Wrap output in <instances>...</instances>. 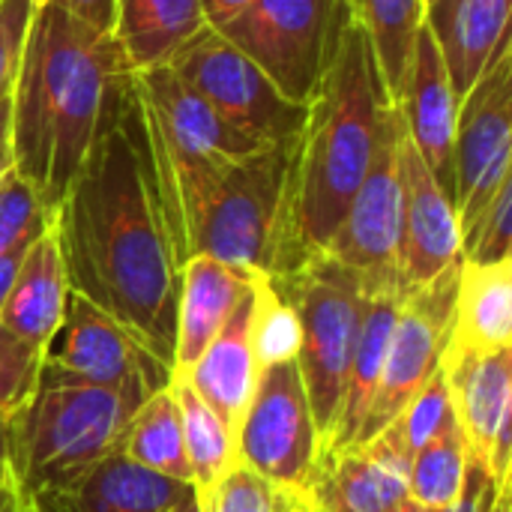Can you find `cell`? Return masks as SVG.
Wrapping results in <instances>:
<instances>
[{
	"instance_id": "cell-46",
	"label": "cell",
	"mask_w": 512,
	"mask_h": 512,
	"mask_svg": "<svg viewBox=\"0 0 512 512\" xmlns=\"http://www.w3.org/2000/svg\"><path fill=\"white\" fill-rule=\"evenodd\" d=\"M171 512H198V495H192L189 501H183L177 510H171Z\"/></svg>"
},
{
	"instance_id": "cell-2",
	"label": "cell",
	"mask_w": 512,
	"mask_h": 512,
	"mask_svg": "<svg viewBox=\"0 0 512 512\" xmlns=\"http://www.w3.org/2000/svg\"><path fill=\"white\" fill-rule=\"evenodd\" d=\"M135 69L114 33L36 3L12 105V168L51 213L90 147L132 96Z\"/></svg>"
},
{
	"instance_id": "cell-9",
	"label": "cell",
	"mask_w": 512,
	"mask_h": 512,
	"mask_svg": "<svg viewBox=\"0 0 512 512\" xmlns=\"http://www.w3.org/2000/svg\"><path fill=\"white\" fill-rule=\"evenodd\" d=\"M234 456L288 498H303L321 456L297 354L261 363L249 408L234 435Z\"/></svg>"
},
{
	"instance_id": "cell-29",
	"label": "cell",
	"mask_w": 512,
	"mask_h": 512,
	"mask_svg": "<svg viewBox=\"0 0 512 512\" xmlns=\"http://www.w3.org/2000/svg\"><path fill=\"white\" fill-rule=\"evenodd\" d=\"M168 390L174 393L177 408H180L183 444H186V459H189L195 495H204L237 462L234 435L222 426V420L198 399V393L183 378H171Z\"/></svg>"
},
{
	"instance_id": "cell-32",
	"label": "cell",
	"mask_w": 512,
	"mask_h": 512,
	"mask_svg": "<svg viewBox=\"0 0 512 512\" xmlns=\"http://www.w3.org/2000/svg\"><path fill=\"white\" fill-rule=\"evenodd\" d=\"M297 498L282 495L246 465L234 462L231 471L204 495H198V512H288Z\"/></svg>"
},
{
	"instance_id": "cell-45",
	"label": "cell",
	"mask_w": 512,
	"mask_h": 512,
	"mask_svg": "<svg viewBox=\"0 0 512 512\" xmlns=\"http://www.w3.org/2000/svg\"><path fill=\"white\" fill-rule=\"evenodd\" d=\"M387 512H426V510H423V507H417V504H414V501L408 498V501H402V504H396L393 510H387Z\"/></svg>"
},
{
	"instance_id": "cell-25",
	"label": "cell",
	"mask_w": 512,
	"mask_h": 512,
	"mask_svg": "<svg viewBox=\"0 0 512 512\" xmlns=\"http://www.w3.org/2000/svg\"><path fill=\"white\" fill-rule=\"evenodd\" d=\"M447 348L474 354L512 348V258L459 264Z\"/></svg>"
},
{
	"instance_id": "cell-14",
	"label": "cell",
	"mask_w": 512,
	"mask_h": 512,
	"mask_svg": "<svg viewBox=\"0 0 512 512\" xmlns=\"http://www.w3.org/2000/svg\"><path fill=\"white\" fill-rule=\"evenodd\" d=\"M399 138L402 120L396 111L369 165V174L363 177L336 234L324 249V255L357 270L372 288H399Z\"/></svg>"
},
{
	"instance_id": "cell-1",
	"label": "cell",
	"mask_w": 512,
	"mask_h": 512,
	"mask_svg": "<svg viewBox=\"0 0 512 512\" xmlns=\"http://www.w3.org/2000/svg\"><path fill=\"white\" fill-rule=\"evenodd\" d=\"M66 285L171 372L180 258L159 201L141 108L126 99L51 210Z\"/></svg>"
},
{
	"instance_id": "cell-30",
	"label": "cell",
	"mask_w": 512,
	"mask_h": 512,
	"mask_svg": "<svg viewBox=\"0 0 512 512\" xmlns=\"http://www.w3.org/2000/svg\"><path fill=\"white\" fill-rule=\"evenodd\" d=\"M471 459L456 420L426 441L408 462V498L429 512L447 510L465 492Z\"/></svg>"
},
{
	"instance_id": "cell-22",
	"label": "cell",
	"mask_w": 512,
	"mask_h": 512,
	"mask_svg": "<svg viewBox=\"0 0 512 512\" xmlns=\"http://www.w3.org/2000/svg\"><path fill=\"white\" fill-rule=\"evenodd\" d=\"M510 12L512 0H432L426 6V27L441 48L459 102L510 42Z\"/></svg>"
},
{
	"instance_id": "cell-36",
	"label": "cell",
	"mask_w": 512,
	"mask_h": 512,
	"mask_svg": "<svg viewBox=\"0 0 512 512\" xmlns=\"http://www.w3.org/2000/svg\"><path fill=\"white\" fill-rule=\"evenodd\" d=\"M36 0H0V102L12 96Z\"/></svg>"
},
{
	"instance_id": "cell-19",
	"label": "cell",
	"mask_w": 512,
	"mask_h": 512,
	"mask_svg": "<svg viewBox=\"0 0 512 512\" xmlns=\"http://www.w3.org/2000/svg\"><path fill=\"white\" fill-rule=\"evenodd\" d=\"M258 282L255 276L246 297L237 303L234 315L198 357L192 372L183 378L198 399L222 420V426L237 435V426L249 408L261 375V354H258Z\"/></svg>"
},
{
	"instance_id": "cell-47",
	"label": "cell",
	"mask_w": 512,
	"mask_h": 512,
	"mask_svg": "<svg viewBox=\"0 0 512 512\" xmlns=\"http://www.w3.org/2000/svg\"><path fill=\"white\" fill-rule=\"evenodd\" d=\"M429 3H432V0H426V6H429Z\"/></svg>"
},
{
	"instance_id": "cell-21",
	"label": "cell",
	"mask_w": 512,
	"mask_h": 512,
	"mask_svg": "<svg viewBox=\"0 0 512 512\" xmlns=\"http://www.w3.org/2000/svg\"><path fill=\"white\" fill-rule=\"evenodd\" d=\"M252 270L231 267L210 255H189L180 264V297H177V339L171 378H186L225 321L234 315L237 303L252 288Z\"/></svg>"
},
{
	"instance_id": "cell-5",
	"label": "cell",
	"mask_w": 512,
	"mask_h": 512,
	"mask_svg": "<svg viewBox=\"0 0 512 512\" xmlns=\"http://www.w3.org/2000/svg\"><path fill=\"white\" fill-rule=\"evenodd\" d=\"M135 99L168 234L183 264L201 207L258 144L216 117L168 66L135 72Z\"/></svg>"
},
{
	"instance_id": "cell-34",
	"label": "cell",
	"mask_w": 512,
	"mask_h": 512,
	"mask_svg": "<svg viewBox=\"0 0 512 512\" xmlns=\"http://www.w3.org/2000/svg\"><path fill=\"white\" fill-rule=\"evenodd\" d=\"M512 258V180L495 195L489 210L462 234V261L495 264Z\"/></svg>"
},
{
	"instance_id": "cell-33",
	"label": "cell",
	"mask_w": 512,
	"mask_h": 512,
	"mask_svg": "<svg viewBox=\"0 0 512 512\" xmlns=\"http://www.w3.org/2000/svg\"><path fill=\"white\" fill-rule=\"evenodd\" d=\"M453 420L450 411V396H447V384L441 369L426 381V387L405 405V411L399 414V420L390 426L396 432V438L402 441V447L408 450V456H414L426 441H432L447 423Z\"/></svg>"
},
{
	"instance_id": "cell-28",
	"label": "cell",
	"mask_w": 512,
	"mask_h": 512,
	"mask_svg": "<svg viewBox=\"0 0 512 512\" xmlns=\"http://www.w3.org/2000/svg\"><path fill=\"white\" fill-rule=\"evenodd\" d=\"M120 453L147 471H156L162 477L192 486L180 408L168 387L156 390L135 408V414L126 426V435H123Z\"/></svg>"
},
{
	"instance_id": "cell-18",
	"label": "cell",
	"mask_w": 512,
	"mask_h": 512,
	"mask_svg": "<svg viewBox=\"0 0 512 512\" xmlns=\"http://www.w3.org/2000/svg\"><path fill=\"white\" fill-rule=\"evenodd\" d=\"M408 450L387 426L363 447L318 459L306 501L315 512H387L408 501Z\"/></svg>"
},
{
	"instance_id": "cell-6",
	"label": "cell",
	"mask_w": 512,
	"mask_h": 512,
	"mask_svg": "<svg viewBox=\"0 0 512 512\" xmlns=\"http://www.w3.org/2000/svg\"><path fill=\"white\" fill-rule=\"evenodd\" d=\"M294 147L297 138L258 147L222 177L195 219L186 258L210 255L267 279H282L294 270Z\"/></svg>"
},
{
	"instance_id": "cell-11",
	"label": "cell",
	"mask_w": 512,
	"mask_h": 512,
	"mask_svg": "<svg viewBox=\"0 0 512 512\" xmlns=\"http://www.w3.org/2000/svg\"><path fill=\"white\" fill-rule=\"evenodd\" d=\"M512 180V42L459 102L453 144V207L462 234Z\"/></svg>"
},
{
	"instance_id": "cell-3",
	"label": "cell",
	"mask_w": 512,
	"mask_h": 512,
	"mask_svg": "<svg viewBox=\"0 0 512 512\" xmlns=\"http://www.w3.org/2000/svg\"><path fill=\"white\" fill-rule=\"evenodd\" d=\"M396 102L387 93L369 36L345 15L294 147L291 252L294 270L321 255L381 147ZM291 270V273H294Z\"/></svg>"
},
{
	"instance_id": "cell-38",
	"label": "cell",
	"mask_w": 512,
	"mask_h": 512,
	"mask_svg": "<svg viewBox=\"0 0 512 512\" xmlns=\"http://www.w3.org/2000/svg\"><path fill=\"white\" fill-rule=\"evenodd\" d=\"M507 486H510V483H507ZM498 489H501V486H495V483H492V477H489L483 468L471 465V471H468V483H465V492L459 495V501H456L453 507H447V510H438V512H489L492 510V504H495Z\"/></svg>"
},
{
	"instance_id": "cell-17",
	"label": "cell",
	"mask_w": 512,
	"mask_h": 512,
	"mask_svg": "<svg viewBox=\"0 0 512 512\" xmlns=\"http://www.w3.org/2000/svg\"><path fill=\"white\" fill-rule=\"evenodd\" d=\"M393 102L408 141L414 144L432 177L441 183V189L453 198V144L459 99L453 93L441 48L426 24L417 33L408 72Z\"/></svg>"
},
{
	"instance_id": "cell-27",
	"label": "cell",
	"mask_w": 512,
	"mask_h": 512,
	"mask_svg": "<svg viewBox=\"0 0 512 512\" xmlns=\"http://www.w3.org/2000/svg\"><path fill=\"white\" fill-rule=\"evenodd\" d=\"M345 15L369 36L387 93L396 99L414 42L426 24V0H342Z\"/></svg>"
},
{
	"instance_id": "cell-37",
	"label": "cell",
	"mask_w": 512,
	"mask_h": 512,
	"mask_svg": "<svg viewBox=\"0 0 512 512\" xmlns=\"http://www.w3.org/2000/svg\"><path fill=\"white\" fill-rule=\"evenodd\" d=\"M36 3L57 6L60 12L72 15L75 21L87 24L96 33H114L117 0H36Z\"/></svg>"
},
{
	"instance_id": "cell-42",
	"label": "cell",
	"mask_w": 512,
	"mask_h": 512,
	"mask_svg": "<svg viewBox=\"0 0 512 512\" xmlns=\"http://www.w3.org/2000/svg\"><path fill=\"white\" fill-rule=\"evenodd\" d=\"M6 423L9 417L0 414V486H9V462H6Z\"/></svg>"
},
{
	"instance_id": "cell-10",
	"label": "cell",
	"mask_w": 512,
	"mask_h": 512,
	"mask_svg": "<svg viewBox=\"0 0 512 512\" xmlns=\"http://www.w3.org/2000/svg\"><path fill=\"white\" fill-rule=\"evenodd\" d=\"M342 24V0H252L219 33L291 102L306 105L333 60Z\"/></svg>"
},
{
	"instance_id": "cell-15",
	"label": "cell",
	"mask_w": 512,
	"mask_h": 512,
	"mask_svg": "<svg viewBox=\"0 0 512 512\" xmlns=\"http://www.w3.org/2000/svg\"><path fill=\"white\" fill-rule=\"evenodd\" d=\"M441 375L471 465L483 468L495 486H507L512 471V348L489 354L444 348Z\"/></svg>"
},
{
	"instance_id": "cell-41",
	"label": "cell",
	"mask_w": 512,
	"mask_h": 512,
	"mask_svg": "<svg viewBox=\"0 0 512 512\" xmlns=\"http://www.w3.org/2000/svg\"><path fill=\"white\" fill-rule=\"evenodd\" d=\"M27 249H30V246H27ZM27 249H24V252H27ZM24 252L0 255V309H3V300H6V294H9V288H12V279H15V273H18V264H21Z\"/></svg>"
},
{
	"instance_id": "cell-4",
	"label": "cell",
	"mask_w": 512,
	"mask_h": 512,
	"mask_svg": "<svg viewBox=\"0 0 512 512\" xmlns=\"http://www.w3.org/2000/svg\"><path fill=\"white\" fill-rule=\"evenodd\" d=\"M141 402L135 393L81 384L39 366L36 390L6 423L9 486L21 504H39L99 459L120 453Z\"/></svg>"
},
{
	"instance_id": "cell-23",
	"label": "cell",
	"mask_w": 512,
	"mask_h": 512,
	"mask_svg": "<svg viewBox=\"0 0 512 512\" xmlns=\"http://www.w3.org/2000/svg\"><path fill=\"white\" fill-rule=\"evenodd\" d=\"M399 306H402V291L399 288H372V285H366V303H363L360 333H357V345H354L345 390H342L339 420H336V429H333V438H330L327 450L318 459L354 447V441H357V435L363 429V420L369 414V405H372V399L378 393V384H381V372H384L390 336H393V327H396V318H399Z\"/></svg>"
},
{
	"instance_id": "cell-31",
	"label": "cell",
	"mask_w": 512,
	"mask_h": 512,
	"mask_svg": "<svg viewBox=\"0 0 512 512\" xmlns=\"http://www.w3.org/2000/svg\"><path fill=\"white\" fill-rule=\"evenodd\" d=\"M51 222V213L18 171L0 177V255L24 252Z\"/></svg>"
},
{
	"instance_id": "cell-12",
	"label": "cell",
	"mask_w": 512,
	"mask_h": 512,
	"mask_svg": "<svg viewBox=\"0 0 512 512\" xmlns=\"http://www.w3.org/2000/svg\"><path fill=\"white\" fill-rule=\"evenodd\" d=\"M462 264V261H459ZM459 264L438 276L432 285L402 294L399 318L390 336L384 372L378 393L369 405V414L363 420V429L354 441V447L369 444L375 435H381L387 426L399 420L405 405L426 387V381L441 369V357L450 339L453 324V297H456V279Z\"/></svg>"
},
{
	"instance_id": "cell-8",
	"label": "cell",
	"mask_w": 512,
	"mask_h": 512,
	"mask_svg": "<svg viewBox=\"0 0 512 512\" xmlns=\"http://www.w3.org/2000/svg\"><path fill=\"white\" fill-rule=\"evenodd\" d=\"M216 117L258 147L294 141L306 105L291 102L237 45L204 27L165 63Z\"/></svg>"
},
{
	"instance_id": "cell-26",
	"label": "cell",
	"mask_w": 512,
	"mask_h": 512,
	"mask_svg": "<svg viewBox=\"0 0 512 512\" xmlns=\"http://www.w3.org/2000/svg\"><path fill=\"white\" fill-rule=\"evenodd\" d=\"M204 27L201 0H117L114 36L135 72L165 66Z\"/></svg>"
},
{
	"instance_id": "cell-39",
	"label": "cell",
	"mask_w": 512,
	"mask_h": 512,
	"mask_svg": "<svg viewBox=\"0 0 512 512\" xmlns=\"http://www.w3.org/2000/svg\"><path fill=\"white\" fill-rule=\"evenodd\" d=\"M252 0H201V9H204V21L207 27L219 30L225 27L228 21H234Z\"/></svg>"
},
{
	"instance_id": "cell-40",
	"label": "cell",
	"mask_w": 512,
	"mask_h": 512,
	"mask_svg": "<svg viewBox=\"0 0 512 512\" xmlns=\"http://www.w3.org/2000/svg\"><path fill=\"white\" fill-rule=\"evenodd\" d=\"M12 171V105L0 102V177Z\"/></svg>"
},
{
	"instance_id": "cell-43",
	"label": "cell",
	"mask_w": 512,
	"mask_h": 512,
	"mask_svg": "<svg viewBox=\"0 0 512 512\" xmlns=\"http://www.w3.org/2000/svg\"><path fill=\"white\" fill-rule=\"evenodd\" d=\"M21 498L12 486H0V512H21Z\"/></svg>"
},
{
	"instance_id": "cell-13",
	"label": "cell",
	"mask_w": 512,
	"mask_h": 512,
	"mask_svg": "<svg viewBox=\"0 0 512 512\" xmlns=\"http://www.w3.org/2000/svg\"><path fill=\"white\" fill-rule=\"evenodd\" d=\"M42 369L81 384L126 390L141 399L171 381V372L159 366L120 324L72 291L66 297L60 327L42 348Z\"/></svg>"
},
{
	"instance_id": "cell-35",
	"label": "cell",
	"mask_w": 512,
	"mask_h": 512,
	"mask_svg": "<svg viewBox=\"0 0 512 512\" xmlns=\"http://www.w3.org/2000/svg\"><path fill=\"white\" fill-rule=\"evenodd\" d=\"M42 351L21 342L0 324V414H15L36 390Z\"/></svg>"
},
{
	"instance_id": "cell-16",
	"label": "cell",
	"mask_w": 512,
	"mask_h": 512,
	"mask_svg": "<svg viewBox=\"0 0 512 512\" xmlns=\"http://www.w3.org/2000/svg\"><path fill=\"white\" fill-rule=\"evenodd\" d=\"M399 183V288L408 294L453 270L462 261V240L453 198L432 177L405 129L399 138Z\"/></svg>"
},
{
	"instance_id": "cell-7",
	"label": "cell",
	"mask_w": 512,
	"mask_h": 512,
	"mask_svg": "<svg viewBox=\"0 0 512 512\" xmlns=\"http://www.w3.org/2000/svg\"><path fill=\"white\" fill-rule=\"evenodd\" d=\"M270 282L297 318V363L324 453L342 408L366 303V279L321 252L306 258L294 273Z\"/></svg>"
},
{
	"instance_id": "cell-44",
	"label": "cell",
	"mask_w": 512,
	"mask_h": 512,
	"mask_svg": "<svg viewBox=\"0 0 512 512\" xmlns=\"http://www.w3.org/2000/svg\"><path fill=\"white\" fill-rule=\"evenodd\" d=\"M512 486H501L498 495H495V504L489 512H512Z\"/></svg>"
},
{
	"instance_id": "cell-20",
	"label": "cell",
	"mask_w": 512,
	"mask_h": 512,
	"mask_svg": "<svg viewBox=\"0 0 512 512\" xmlns=\"http://www.w3.org/2000/svg\"><path fill=\"white\" fill-rule=\"evenodd\" d=\"M192 495L195 486L147 471L123 453H111L48 492L36 507L42 512H171Z\"/></svg>"
},
{
	"instance_id": "cell-24",
	"label": "cell",
	"mask_w": 512,
	"mask_h": 512,
	"mask_svg": "<svg viewBox=\"0 0 512 512\" xmlns=\"http://www.w3.org/2000/svg\"><path fill=\"white\" fill-rule=\"evenodd\" d=\"M66 297H69V285L48 222V228L30 243V249L18 264V273L0 309V324L9 333H15L21 342L42 351L63 321Z\"/></svg>"
}]
</instances>
